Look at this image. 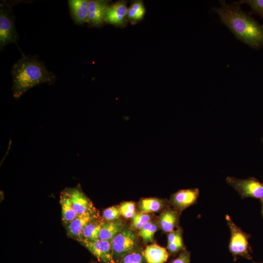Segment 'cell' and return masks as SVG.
Wrapping results in <instances>:
<instances>
[{
    "instance_id": "cell-4",
    "label": "cell",
    "mask_w": 263,
    "mask_h": 263,
    "mask_svg": "<svg viewBox=\"0 0 263 263\" xmlns=\"http://www.w3.org/2000/svg\"><path fill=\"white\" fill-rule=\"evenodd\" d=\"M14 2L2 1L0 6V48L9 43L17 44L19 35L15 26V18L12 7Z\"/></svg>"
},
{
    "instance_id": "cell-6",
    "label": "cell",
    "mask_w": 263,
    "mask_h": 263,
    "mask_svg": "<svg viewBox=\"0 0 263 263\" xmlns=\"http://www.w3.org/2000/svg\"><path fill=\"white\" fill-rule=\"evenodd\" d=\"M111 244L115 263L125 254L136 249L138 246L137 238L133 232L123 228L113 238Z\"/></svg>"
},
{
    "instance_id": "cell-11",
    "label": "cell",
    "mask_w": 263,
    "mask_h": 263,
    "mask_svg": "<svg viewBox=\"0 0 263 263\" xmlns=\"http://www.w3.org/2000/svg\"><path fill=\"white\" fill-rule=\"evenodd\" d=\"M128 10L125 1L115 2L108 7L105 21L115 26H123L126 22Z\"/></svg>"
},
{
    "instance_id": "cell-17",
    "label": "cell",
    "mask_w": 263,
    "mask_h": 263,
    "mask_svg": "<svg viewBox=\"0 0 263 263\" xmlns=\"http://www.w3.org/2000/svg\"><path fill=\"white\" fill-rule=\"evenodd\" d=\"M104 221L100 217L89 222L84 227L78 242L94 241L99 239V235Z\"/></svg>"
},
{
    "instance_id": "cell-15",
    "label": "cell",
    "mask_w": 263,
    "mask_h": 263,
    "mask_svg": "<svg viewBox=\"0 0 263 263\" xmlns=\"http://www.w3.org/2000/svg\"><path fill=\"white\" fill-rule=\"evenodd\" d=\"M124 225L120 219L104 221L101 228L99 239L111 242L113 238L123 228Z\"/></svg>"
},
{
    "instance_id": "cell-27",
    "label": "cell",
    "mask_w": 263,
    "mask_h": 263,
    "mask_svg": "<svg viewBox=\"0 0 263 263\" xmlns=\"http://www.w3.org/2000/svg\"><path fill=\"white\" fill-rule=\"evenodd\" d=\"M184 245L182 236L173 243L168 244L167 249L170 255H174L179 251L184 250Z\"/></svg>"
},
{
    "instance_id": "cell-32",
    "label": "cell",
    "mask_w": 263,
    "mask_h": 263,
    "mask_svg": "<svg viewBox=\"0 0 263 263\" xmlns=\"http://www.w3.org/2000/svg\"><path fill=\"white\" fill-rule=\"evenodd\" d=\"M254 263H257L254 262Z\"/></svg>"
},
{
    "instance_id": "cell-31",
    "label": "cell",
    "mask_w": 263,
    "mask_h": 263,
    "mask_svg": "<svg viewBox=\"0 0 263 263\" xmlns=\"http://www.w3.org/2000/svg\"><path fill=\"white\" fill-rule=\"evenodd\" d=\"M262 142H263V138H262Z\"/></svg>"
},
{
    "instance_id": "cell-24",
    "label": "cell",
    "mask_w": 263,
    "mask_h": 263,
    "mask_svg": "<svg viewBox=\"0 0 263 263\" xmlns=\"http://www.w3.org/2000/svg\"><path fill=\"white\" fill-rule=\"evenodd\" d=\"M150 217L147 213H136L132 217V226L134 228L140 229L150 221Z\"/></svg>"
},
{
    "instance_id": "cell-3",
    "label": "cell",
    "mask_w": 263,
    "mask_h": 263,
    "mask_svg": "<svg viewBox=\"0 0 263 263\" xmlns=\"http://www.w3.org/2000/svg\"><path fill=\"white\" fill-rule=\"evenodd\" d=\"M225 220L231 233L228 248L234 261L235 262L239 257L251 260L252 257L248 243L250 235L236 225L229 215L225 216Z\"/></svg>"
},
{
    "instance_id": "cell-9",
    "label": "cell",
    "mask_w": 263,
    "mask_h": 263,
    "mask_svg": "<svg viewBox=\"0 0 263 263\" xmlns=\"http://www.w3.org/2000/svg\"><path fill=\"white\" fill-rule=\"evenodd\" d=\"M100 217L97 210L78 215L73 221L65 226L67 235L78 241L85 226L91 221Z\"/></svg>"
},
{
    "instance_id": "cell-13",
    "label": "cell",
    "mask_w": 263,
    "mask_h": 263,
    "mask_svg": "<svg viewBox=\"0 0 263 263\" xmlns=\"http://www.w3.org/2000/svg\"><path fill=\"white\" fill-rule=\"evenodd\" d=\"M89 2L87 0L68 1L72 17L75 23L82 25L89 22Z\"/></svg>"
},
{
    "instance_id": "cell-20",
    "label": "cell",
    "mask_w": 263,
    "mask_h": 263,
    "mask_svg": "<svg viewBox=\"0 0 263 263\" xmlns=\"http://www.w3.org/2000/svg\"><path fill=\"white\" fill-rule=\"evenodd\" d=\"M140 209L142 213L156 212L163 207L161 200L154 198H148L142 199L140 203Z\"/></svg>"
},
{
    "instance_id": "cell-19",
    "label": "cell",
    "mask_w": 263,
    "mask_h": 263,
    "mask_svg": "<svg viewBox=\"0 0 263 263\" xmlns=\"http://www.w3.org/2000/svg\"><path fill=\"white\" fill-rule=\"evenodd\" d=\"M145 12L143 2L141 0H135L132 2L128 8L127 18L131 22L135 23L143 18Z\"/></svg>"
},
{
    "instance_id": "cell-28",
    "label": "cell",
    "mask_w": 263,
    "mask_h": 263,
    "mask_svg": "<svg viewBox=\"0 0 263 263\" xmlns=\"http://www.w3.org/2000/svg\"><path fill=\"white\" fill-rule=\"evenodd\" d=\"M190 253L186 249L181 251L178 257L171 261L170 263H190Z\"/></svg>"
},
{
    "instance_id": "cell-7",
    "label": "cell",
    "mask_w": 263,
    "mask_h": 263,
    "mask_svg": "<svg viewBox=\"0 0 263 263\" xmlns=\"http://www.w3.org/2000/svg\"><path fill=\"white\" fill-rule=\"evenodd\" d=\"M79 243L94 255L100 263H115L111 242L98 239L94 241H82Z\"/></svg>"
},
{
    "instance_id": "cell-8",
    "label": "cell",
    "mask_w": 263,
    "mask_h": 263,
    "mask_svg": "<svg viewBox=\"0 0 263 263\" xmlns=\"http://www.w3.org/2000/svg\"><path fill=\"white\" fill-rule=\"evenodd\" d=\"M64 190L77 215L97 211L92 202L83 192L79 185L74 188H66Z\"/></svg>"
},
{
    "instance_id": "cell-21",
    "label": "cell",
    "mask_w": 263,
    "mask_h": 263,
    "mask_svg": "<svg viewBox=\"0 0 263 263\" xmlns=\"http://www.w3.org/2000/svg\"><path fill=\"white\" fill-rule=\"evenodd\" d=\"M157 230V224L152 221H150L140 229L138 234L145 243H152L154 234Z\"/></svg>"
},
{
    "instance_id": "cell-16",
    "label": "cell",
    "mask_w": 263,
    "mask_h": 263,
    "mask_svg": "<svg viewBox=\"0 0 263 263\" xmlns=\"http://www.w3.org/2000/svg\"><path fill=\"white\" fill-rule=\"evenodd\" d=\"M60 204L62 222L65 226L73 221L78 215L74 209L70 199L65 190H63L60 195Z\"/></svg>"
},
{
    "instance_id": "cell-23",
    "label": "cell",
    "mask_w": 263,
    "mask_h": 263,
    "mask_svg": "<svg viewBox=\"0 0 263 263\" xmlns=\"http://www.w3.org/2000/svg\"><path fill=\"white\" fill-rule=\"evenodd\" d=\"M120 215V207L113 206L104 210L102 218L105 222L113 221L118 219Z\"/></svg>"
},
{
    "instance_id": "cell-12",
    "label": "cell",
    "mask_w": 263,
    "mask_h": 263,
    "mask_svg": "<svg viewBox=\"0 0 263 263\" xmlns=\"http://www.w3.org/2000/svg\"><path fill=\"white\" fill-rule=\"evenodd\" d=\"M108 1L103 0H90L89 2V23L92 26L99 27L105 21Z\"/></svg>"
},
{
    "instance_id": "cell-10",
    "label": "cell",
    "mask_w": 263,
    "mask_h": 263,
    "mask_svg": "<svg viewBox=\"0 0 263 263\" xmlns=\"http://www.w3.org/2000/svg\"><path fill=\"white\" fill-rule=\"evenodd\" d=\"M198 188L180 190L172 195L170 201L172 205L179 211L194 204L199 197Z\"/></svg>"
},
{
    "instance_id": "cell-2",
    "label": "cell",
    "mask_w": 263,
    "mask_h": 263,
    "mask_svg": "<svg viewBox=\"0 0 263 263\" xmlns=\"http://www.w3.org/2000/svg\"><path fill=\"white\" fill-rule=\"evenodd\" d=\"M12 90L18 98L32 87L43 83L52 84L56 80L54 74L49 71L44 64L35 57H22L13 65Z\"/></svg>"
},
{
    "instance_id": "cell-18",
    "label": "cell",
    "mask_w": 263,
    "mask_h": 263,
    "mask_svg": "<svg viewBox=\"0 0 263 263\" xmlns=\"http://www.w3.org/2000/svg\"><path fill=\"white\" fill-rule=\"evenodd\" d=\"M178 213L171 209L163 212L159 217V225L165 232H170L175 228L178 223Z\"/></svg>"
},
{
    "instance_id": "cell-30",
    "label": "cell",
    "mask_w": 263,
    "mask_h": 263,
    "mask_svg": "<svg viewBox=\"0 0 263 263\" xmlns=\"http://www.w3.org/2000/svg\"><path fill=\"white\" fill-rule=\"evenodd\" d=\"M91 263H95V262H91Z\"/></svg>"
},
{
    "instance_id": "cell-29",
    "label": "cell",
    "mask_w": 263,
    "mask_h": 263,
    "mask_svg": "<svg viewBox=\"0 0 263 263\" xmlns=\"http://www.w3.org/2000/svg\"><path fill=\"white\" fill-rule=\"evenodd\" d=\"M261 205H262V214L263 217V199L260 200Z\"/></svg>"
},
{
    "instance_id": "cell-26",
    "label": "cell",
    "mask_w": 263,
    "mask_h": 263,
    "mask_svg": "<svg viewBox=\"0 0 263 263\" xmlns=\"http://www.w3.org/2000/svg\"><path fill=\"white\" fill-rule=\"evenodd\" d=\"M241 3L248 5L252 13L259 15L263 18V0H244Z\"/></svg>"
},
{
    "instance_id": "cell-1",
    "label": "cell",
    "mask_w": 263,
    "mask_h": 263,
    "mask_svg": "<svg viewBox=\"0 0 263 263\" xmlns=\"http://www.w3.org/2000/svg\"><path fill=\"white\" fill-rule=\"evenodd\" d=\"M220 2L221 6L213 10L235 37L253 49L263 48V25L242 10L240 1L230 4L223 0Z\"/></svg>"
},
{
    "instance_id": "cell-25",
    "label": "cell",
    "mask_w": 263,
    "mask_h": 263,
    "mask_svg": "<svg viewBox=\"0 0 263 263\" xmlns=\"http://www.w3.org/2000/svg\"><path fill=\"white\" fill-rule=\"evenodd\" d=\"M119 207L121 215L126 218H132L136 214L135 204L132 202H123Z\"/></svg>"
},
{
    "instance_id": "cell-5",
    "label": "cell",
    "mask_w": 263,
    "mask_h": 263,
    "mask_svg": "<svg viewBox=\"0 0 263 263\" xmlns=\"http://www.w3.org/2000/svg\"><path fill=\"white\" fill-rule=\"evenodd\" d=\"M226 183L231 186L242 198L247 197L263 199V183L254 177L239 179L228 176Z\"/></svg>"
},
{
    "instance_id": "cell-14",
    "label": "cell",
    "mask_w": 263,
    "mask_h": 263,
    "mask_svg": "<svg viewBox=\"0 0 263 263\" xmlns=\"http://www.w3.org/2000/svg\"><path fill=\"white\" fill-rule=\"evenodd\" d=\"M143 254L147 263H164L169 258L168 251L156 244L147 246Z\"/></svg>"
},
{
    "instance_id": "cell-22",
    "label": "cell",
    "mask_w": 263,
    "mask_h": 263,
    "mask_svg": "<svg viewBox=\"0 0 263 263\" xmlns=\"http://www.w3.org/2000/svg\"><path fill=\"white\" fill-rule=\"evenodd\" d=\"M143 252L135 249L122 257L117 263H146Z\"/></svg>"
}]
</instances>
